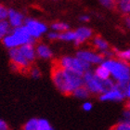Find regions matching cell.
<instances>
[{
  "label": "cell",
  "instance_id": "24",
  "mask_svg": "<svg viewBox=\"0 0 130 130\" xmlns=\"http://www.w3.org/2000/svg\"><path fill=\"white\" fill-rule=\"evenodd\" d=\"M38 130H54L50 123L46 119L40 118L38 119Z\"/></svg>",
  "mask_w": 130,
  "mask_h": 130
},
{
  "label": "cell",
  "instance_id": "17",
  "mask_svg": "<svg viewBox=\"0 0 130 130\" xmlns=\"http://www.w3.org/2000/svg\"><path fill=\"white\" fill-rule=\"evenodd\" d=\"M93 72H94L95 75L97 76L98 78L101 79V80H106V79H108V78H111L110 72H109L108 69H107L105 66H103L101 63L98 65Z\"/></svg>",
  "mask_w": 130,
  "mask_h": 130
},
{
  "label": "cell",
  "instance_id": "27",
  "mask_svg": "<svg viewBox=\"0 0 130 130\" xmlns=\"http://www.w3.org/2000/svg\"><path fill=\"white\" fill-rule=\"evenodd\" d=\"M8 13V8H7L5 6L0 4V22L1 21H7Z\"/></svg>",
  "mask_w": 130,
  "mask_h": 130
},
{
  "label": "cell",
  "instance_id": "6",
  "mask_svg": "<svg viewBox=\"0 0 130 130\" xmlns=\"http://www.w3.org/2000/svg\"><path fill=\"white\" fill-rule=\"evenodd\" d=\"M8 57H9V60H10L11 68L13 70L17 71V72L28 73L30 67L32 65L22 55L19 47L8 49Z\"/></svg>",
  "mask_w": 130,
  "mask_h": 130
},
{
  "label": "cell",
  "instance_id": "16",
  "mask_svg": "<svg viewBox=\"0 0 130 130\" xmlns=\"http://www.w3.org/2000/svg\"><path fill=\"white\" fill-rule=\"evenodd\" d=\"M90 94L89 91L87 90V88L85 87L84 85L81 86V87H77L73 93H72V96H73L74 98L76 99H78V100H87L88 98L90 97Z\"/></svg>",
  "mask_w": 130,
  "mask_h": 130
},
{
  "label": "cell",
  "instance_id": "19",
  "mask_svg": "<svg viewBox=\"0 0 130 130\" xmlns=\"http://www.w3.org/2000/svg\"><path fill=\"white\" fill-rule=\"evenodd\" d=\"M116 6L124 14H130V0H118Z\"/></svg>",
  "mask_w": 130,
  "mask_h": 130
},
{
  "label": "cell",
  "instance_id": "12",
  "mask_svg": "<svg viewBox=\"0 0 130 130\" xmlns=\"http://www.w3.org/2000/svg\"><path fill=\"white\" fill-rule=\"evenodd\" d=\"M35 54L36 58L42 60H50L53 57V52L47 45L44 43L37 44L35 46Z\"/></svg>",
  "mask_w": 130,
  "mask_h": 130
},
{
  "label": "cell",
  "instance_id": "5",
  "mask_svg": "<svg viewBox=\"0 0 130 130\" xmlns=\"http://www.w3.org/2000/svg\"><path fill=\"white\" fill-rule=\"evenodd\" d=\"M56 63L61 68H63V69L80 73L82 75L84 74L85 72L91 69V65L84 61V60H82L81 59L77 58L76 56L75 57L64 56V57L60 58L58 61H56Z\"/></svg>",
  "mask_w": 130,
  "mask_h": 130
},
{
  "label": "cell",
  "instance_id": "34",
  "mask_svg": "<svg viewBox=\"0 0 130 130\" xmlns=\"http://www.w3.org/2000/svg\"><path fill=\"white\" fill-rule=\"evenodd\" d=\"M125 108L130 111V100H128V102L126 103V106H125Z\"/></svg>",
  "mask_w": 130,
  "mask_h": 130
},
{
  "label": "cell",
  "instance_id": "4",
  "mask_svg": "<svg viewBox=\"0 0 130 130\" xmlns=\"http://www.w3.org/2000/svg\"><path fill=\"white\" fill-rule=\"evenodd\" d=\"M83 82L84 86L87 88L91 95H100L104 91L115 86V82L111 78H108L106 80H101L98 78L95 73L91 69L85 72L83 74Z\"/></svg>",
  "mask_w": 130,
  "mask_h": 130
},
{
  "label": "cell",
  "instance_id": "9",
  "mask_svg": "<svg viewBox=\"0 0 130 130\" xmlns=\"http://www.w3.org/2000/svg\"><path fill=\"white\" fill-rule=\"evenodd\" d=\"M76 57L81 59L88 64L92 65H99L104 60V57L99 52L89 50V49H81L76 52Z\"/></svg>",
  "mask_w": 130,
  "mask_h": 130
},
{
  "label": "cell",
  "instance_id": "25",
  "mask_svg": "<svg viewBox=\"0 0 130 130\" xmlns=\"http://www.w3.org/2000/svg\"><path fill=\"white\" fill-rule=\"evenodd\" d=\"M28 73H29L31 77L34 79H38L41 77V71L39 70L37 67L31 66L29 71H28Z\"/></svg>",
  "mask_w": 130,
  "mask_h": 130
},
{
  "label": "cell",
  "instance_id": "23",
  "mask_svg": "<svg viewBox=\"0 0 130 130\" xmlns=\"http://www.w3.org/2000/svg\"><path fill=\"white\" fill-rule=\"evenodd\" d=\"M116 56L118 57V59L122 60H125V61H127L130 62V48L125 49V50H117L115 52Z\"/></svg>",
  "mask_w": 130,
  "mask_h": 130
},
{
  "label": "cell",
  "instance_id": "11",
  "mask_svg": "<svg viewBox=\"0 0 130 130\" xmlns=\"http://www.w3.org/2000/svg\"><path fill=\"white\" fill-rule=\"evenodd\" d=\"M74 34H75V39L73 41V43L75 46H80L92 37L93 32L90 28L83 26V27H79L78 29H76L74 31Z\"/></svg>",
  "mask_w": 130,
  "mask_h": 130
},
{
  "label": "cell",
  "instance_id": "30",
  "mask_svg": "<svg viewBox=\"0 0 130 130\" xmlns=\"http://www.w3.org/2000/svg\"><path fill=\"white\" fill-rule=\"evenodd\" d=\"M124 93H125V97L126 100H130V79L129 81L125 84L124 87Z\"/></svg>",
  "mask_w": 130,
  "mask_h": 130
},
{
  "label": "cell",
  "instance_id": "22",
  "mask_svg": "<svg viewBox=\"0 0 130 130\" xmlns=\"http://www.w3.org/2000/svg\"><path fill=\"white\" fill-rule=\"evenodd\" d=\"M11 30V27L8 21H1L0 22V40H2L4 36Z\"/></svg>",
  "mask_w": 130,
  "mask_h": 130
},
{
  "label": "cell",
  "instance_id": "8",
  "mask_svg": "<svg viewBox=\"0 0 130 130\" xmlns=\"http://www.w3.org/2000/svg\"><path fill=\"white\" fill-rule=\"evenodd\" d=\"M99 99L102 102H122L123 100H125L124 88L119 85L115 84L114 87L99 95Z\"/></svg>",
  "mask_w": 130,
  "mask_h": 130
},
{
  "label": "cell",
  "instance_id": "29",
  "mask_svg": "<svg viewBox=\"0 0 130 130\" xmlns=\"http://www.w3.org/2000/svg\"><path fill=\"white\" fill-rule=\"evenodd\" d=\"M59 35H60V32L52 30L51 32H47L46 36H47V38H48L49 40L54 41V40H59Z\"/></svg>",
  "mask_w": 130,
  "mask_h": 130
},
{
  "label": "cell",
  "instance_id": "32",
  "mask_svg": "<svg viewBox=\"0 0 130 130\" xmlns=\"http://www.w3.org/2000/svg\"><path fill=\"white\" fill-rule=\"evenodd\" d=\"M79 20L83 22H87L90 20V18H89V16H87V15H83V16H81L79 18Z\"/></svg>",
  "mask_w": 130,
  "mask_h": 130
},
{
  "label": "cell",
  "instance_id": "33",
  "mask_svg": "<svg viewBox=\"0 0 130 130\" xmlns=\"http://www.w3.org/2000/svg\"><path fill=\"white\" fill-rule=\"evenodd\" d=\"M124 22H125V25L128 29H130V16L125 17V20H124Z\"/></svg>",
  "mask_w": 130,
  "mask_h": 130
},
{
  "label": "cell",
  "instance_id": "28",
  "mask_svg": "<svg viewBox=\"0 0 130 130\" xmlns=\"http://www.w3.org/2000/svg\"><path fill=\"white\" fill-rule=\"evenodd\" d=\"M92 109H93V103L91 101H89V100H86L83 102V104H82V110L84 111L88 112V111H92Z\"/></svg>",
  "mask_w": 130,
  "mask_h": 130
},
{
  "label": "cell",
  "instance_id": "26",
  "mask_svg": "<svg viewBox=\"0 0 130 130\" xmlns=\"http://www.w3.org/2000/svg\"><path fill=\"white\" fill-rule=\"evenodd\" d=\"M100 3L103 7L110 8V9H112V8L116 7L117 0H100Z\"/></svg>",
  "mask_w": 130,
  "mask_h": 130
},
{
  "label": "cell",
  "instance_id": "7",
  "mask_svg": "<svg viewBox=\"0 0 130 130\" xmlns=\"http://www.w3.org/2000/svg\"><path fill=\"white\" fill-rule=\"evenodd\" d=\"M24 27L26 28L29 35L32 36L34 39L37 40L40 37H42L46 32H47V26L44 22L37 21V20L32 19V18H27L24 21Z\"/></svg>",
  "mask_w": 130,
  "mask_h": 130
},
{
  "label": "cell",
  "instance_id": "3",
  "mask_svg": "<svg viewBox=\"0 0 130 130\" xmlns=\"http://www.w3.org/2000/svg\"><path fill=\"white\" fill-rule=\"evenodd\" d=\"M3 45L8 49L15 48L25 44H35L36 40L29 35L24 25L12 28L2 39Z\"/></svg>",
  "mask_w": 130,
  "mask_h": 130
},
{
  "label": "cell",
  "instance_id": "10",
  "mask_svg": "<svg viewBox=\"0 0 130 130\" xmlns=\"http://www.w3.org/2000/svg\"><path fill=\"white\" fill-rule=\"evenodd\" d=\"M7 21H8V22L9 23L11 28H15V27H19V26L23 25L25 18H24V16H23V14H22L21 12H19V11H17L16 9L9 8V9H8Z\"/></svg>",
  "mask_w": 130,
  "mask_h": 130
},
{
  "label": "cell",
  "instance_id": "1",
  "mask_svg": "<svg viewBox=\"0 0 130 130\" xmlns=\"http://www.w3.org/2000/svg\"><path fill=\"white\" fill-rule=\"evenodd\" d=\"M51 79L56 88L65 96L72 95L77 87L84 85L82 74L63 69L56 62L52 67Z\"/></svg>",
  "mask_w": 130,
  "mask_h": 130
},
{
  "label": "cell",
  "instance_id": "31",
  "mask_svg": "<svg viewBox=\"0 0 130 130\" xmlns=\"http://www.w3.org/2000/svg\"><path fill=\"white\" fill-rule=\"evenodd\" d=\"M0 130H9L8 124L4 120H1V119H0Z\"/></svg>",
  "mask_w": 130,
  "mask_h": 130
},
{
  "label": "cell",
  "instance_id": "14",
  "mask_svg": "<svg viewBox=\"0 0 130 130\" xmlns=\"http://www.w3.org/2000/svg\"><path fill=\"white\" fill-rule=\"evenodd\" d=\"M111 130H130V111L125 108L123 111L122 120L117 123Z\"/></svg>",
  "mask_w": 130,
  "mask_h": 130
},
{
  "label": "cell",
  "instance_id": "21",
  "mask_svg": "<svg viewBox=\"0 0 130 130\" xmlns=\"http://www.w3.org/2000/svg\"><path fill=\"white\" fill-rule=\"evenodd\" d=\"M22 130H38V118H31L25 123Z\"/></svg>",
  "mask_w": 130,
  "mask_h": 130
},
{
  "label": "cell",
  "instance_id": "20",
  "mask_svg": "<svg viewBox=\"0 0 130 130\" xmlns=\"http://www.w3.org/2000/svg\"><path fill=\"white\" fill-rule=\"evenodd\" d=\"M51 29L53 31H56L58 32H64V31H67L70 29V26L68 23L66 22H54L51 24Z\"/></svg>",
  "mask_w": 130,
  "mask_h": 130
},
{
  "label": "cell",
  "instance_id": "2",
  "mask_svg": "<svg viewBox=\"0 0 130 130\" xmlns=\"http://www.w3.org/2000/svg\"><path fill=\"white\" fill-rule=\"evenodd\" d=\"M101 64L110 72L111 78L123 88L130 79V64L120 59H105Z\"/></svg>",
  "mask_w": 130,
  "mask_h": 130
},
{
  "label": "cell",
  "instance_id": "18",
  "mask_svg": "<svg viewBox=\"0 0 130 130\" xmlns=\"http://www.w3.org/2000/svg\"><path fill=\"white\" fill-rule=\"evenodd\" d=\"M74 39H75L74 31H71L70 29L60 32V35H59V40L65 41V42H73Z\"/></svg>",
  "mask_w": 130,
  "mask_h": 130
},
{
  "label": "cell",
  "instance_id": "13",
  "mask_svg": "<svg viewBox=\"0 0 130 130\" xmlns=\"http://www.w3.org/2000/svg\"><path fill=\"white\" fill-rule=\"evenodd\" d=\"M19 48L22 53V55L27 59L28 61L32 64L36 59L35 44H25V45L19 46Z\"/></svg>",
  "mask_w": 130,
  "mask_h": 130
},
{
  "label": "cell",
  "instance_id": "15",
  "mask_svg": "<svg viewBox=\"0 0 130 130\" xmlns=\"http://www.w3.org/2000/svg\"><path fill=\"white\" fill-rule=\"evenodd\" d=\"M92 45L98 51L100 52V54L103 53L104 51H106V50L110 49V46H109L108 42L105 39H103L102 37H100V36H95L93 38Z\"/></svg>",
  "mask_w": 130,
  "mask_h": 130
}]
</instances>
